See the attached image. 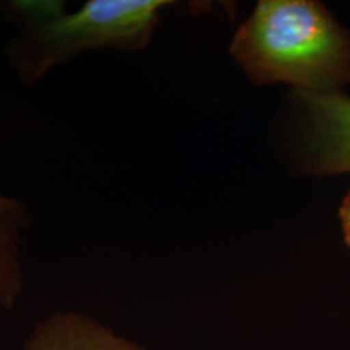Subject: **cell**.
<instances>
[{"mask_svg":"<svg viewBox=\"0 0 350 350\" xmlns=\"http://www.w3.org/2000/svg\"><path fill=\"white\" fill-rule=\"evenodd\" d=\"M230 54L256 85L339 93L350 83V33L313 0H261L239 26Z\"/></svg>","mask_w":350,"mask_h":350,"instance_id":"6da1fadb","label":"cell"},{"mask_svg":"<svg viewBox=\"0 0 350 350\" xmlns=\"http://www.w3.org/2000/svg\"><path fill=\"white\" fill-rule=\"evenodd\" d=\"M167 0H90L77 12L59 2H8L18 26L5 55L18 81L33 86L52 68L88 51L137 52L148 46Z\"/></svg>","mask_w":350,"mask_h":350,"instance_id":"7a4b0ae2","label":"cell"},{"mask_svg":"<svg viewBox=\"0 0 350 350\" xmlns=\"http://www.w3.org/2000/svg\"><path fill=\"white\" fill-rule=\"evenodd\" d=\"M306 116L310 163L323 175L350 172V98L295 91Z\"/></svg>","mask_w":350,"mask_h":350,"instance_id":"3957f363","label":"cell"},{"mask_svg":"<svg viewBox=\"0 0 350 350\" xmlns=\"http://www.w3.org/2000/svg\"><path fill=\"white\" fill-rule=\"evenodd\" d=\"M25 350H150L78 312L44 318L26 340Z\"/></svg>","mask_w":350,"mask_h":350,"instance_id":"277c9868","label":"cell"},{"mask_svg":"<svg viewBox=\"0 0 350 350\" xmlns=\"http://www.w3.org/2000/svg\"><path fill=\"white\" fill-rule=\"evenodd\" d=\"M29 224L23 201L0 193V306L3 310L15 308L23 294V242Z\"/></svg>","mask_w":350,"mask_h":350,"instance_id":"5b68a950","label":"cell"},{"mask_svg":"<svg viewBox=\"0 0 350 350\" xmlns=\"http://www.w3.org/2000/svg\"><path fill=\"white\" fill-rule=\"evenodd\" d=\"M340 221H342V229L345 235V243L350 248V191L344 198L342 206H340Z\"/></svg>","mask_w":350,"mask_h":350,"instance_id":"8992f818","label":"cell"}]
</instances>
